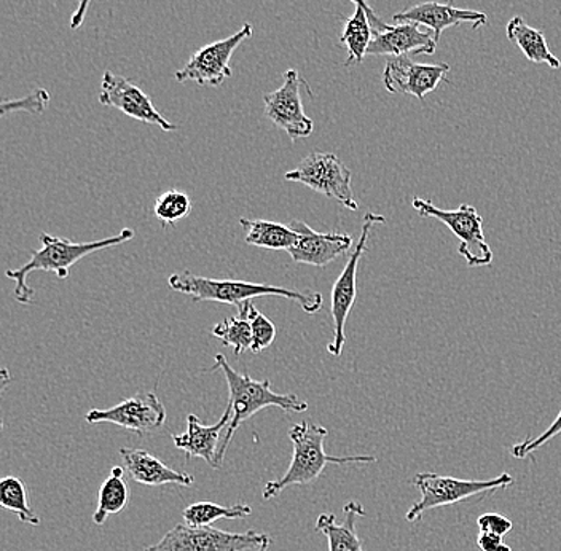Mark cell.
Returning <instances> with one entry per match:
<instances>
[{
    "label": "cell",
    "instance_id": "obj_33",
    "mask_svg": "<svg viewBox=\"0 0 561 551\" xmlns=\"http://www.w3.org/2000/svg\"><path fill=\"white\" fill-rule=\"evenodd\" d=\"M477 547L482 551H512L511 547L503 542V536L489 531H480Z\"/></svg>",
    "mask_w": 561,
    "mask_h": 551
},
{
    "label": "cell",
    "instance_id": "obj_17",
    "mask_svg": "<svg viewBox=\"0 0 561 551\" xmlns=\"http://www.w3.org/2000/svg\"><path fill=\"white\" fill-rule=\"evenodd\" d=\"M437 41L433 33L421 30L416 23H398L383 33H375L368 45V56L434 55Z\"/></svg>",
    "mask_w": 561,
    "mask_h": 551
},
{
    "label": "cell",
    "instance_id": "obj_24",
    "mask_svg": "<svg viewBox=\"0 0 561 551\" xmlns=\"http://www.w3.org/2000/svg\"><path fill=\"white\" fill-rule=\"evenodd\" d=\"M125 469L123 467H114L111 475L105 479L103 486L100 487V496H98V508L93 514V521L98 526H103L111 515L121 514L123 508L129 502V486L123 479Z\"/></svg>",
    "mask_w": 561,
    "mask_h": 551
},
{
    "label": "cell",
    "instance_id": "obj_10",
    "mask_svg": "<svg viewBox=\"0 0 561 551\" xmlns=\"http://www.w3.org/2000/svg\"><path fill=\"white\" fill-rule=\"evenodd\" d=\"M254 27L244 24L238 33L222 41L205 45L198 51L193 53L184 68L175 72L174 79L179 83L195 82L199 87H219L231 77L230 59L234 50L252 37Z\"/></svg>",
    "mask_w": 561,
    "mask_h": 551
},
{
    "label": "cell",
    "instance_id": "obj_20",
    "mask_svg": "<svg viewBox=\"0 0 561 551\" xmlns=\"http://www.w3.org/2000/svg\"><path fill=\"white\" fill-rule=\"evenodd\" d=\"M345 521H335V515H319L314 531L328 537L329 551H364L363 542L356 531L357 519L366 517V510L359 502L351 501L343 507Z\"/></svg>",
    "mask_w": 561,
    "mask_h": 551
},
{
    "label": "cell",
    "instance_id": "obj_22",
    "mask_svg": "<svg viewBox=\"0 0 561 551\" xmlns=\"http://www.w3.org/2000/svg\"><path fill=\"white\" fill-rule=\"evenodd\" d=\"M240 225L245 230L244 241L255 248L289 251L298 240V233L290 225L251 219H240Z\"/></svg>",
    "mask_w": 561,
    "mask_h": 551
},
{
    "label": "cell",
    "instance_id": "obj_23",
    "mask_svg": "<svg viewBox=\"0 0 561 551\" xmlns=\"http://www.w3.org/2000/svg\"><path fill=\"white\" fill-rule=\"evenodd\" d=\"M371 38H374V27H371L367 12L363 7H356L354 15L345 21V30H343L342 37H340V44L345 45L346 50H348L346 68L360 65L364 61Z\"/></svg>",
    "mask_w": 561,
    "mask_h": 551
},
{
    "label": "cell",
    "instance_id": "obj_8",
    "mask_svg": "<svg viewBox=\"0 0 561 551\" xmlns=\"http://www.w3.org/2000/svg\"><path fill=\"white\" fill-rule=\"evenodd\" d=\"M383 216L378 214L367 213L364 217L363 231H360L359 241L356 248L351 252L348 262L343 268L342 275L335 280L332 287V305L331 312L333 319V340L331 345L328 346L329 354L339 357L342 354L343 346L346 342V321L351 310H353L354 301L357 297V266H359L360 259L367 249V241L370 238L371 228L378 223H385Z\"/></svg>",
    "mask_w": 561,
    "mask_h": 551
},
{
    "label": "cell",
    "instance_id": "obj_29",
    "mask_svg": "<svg viewBox=\"0 0 561 551\" xmlns=\"http://www.w3.org/2000/svg\"><path fill=\"white\" fill-rule=\"evenodd\" d=\"M249 321H251L252 329V353L259 354L263 349L273 345L276 338V328L268 318L262 314L254 305H245Z\"/></svg>",
    "mask_w": 561,
    "mask_h": 551
},
{
    "label": "cell",
    "instance_id": "obj_30",
    "mask_svg": "<svg viewBox=\"0 0 561 551\" xmlns=\"http://www.w3.org/2000/svg\"><path fill=\"white\" fill-rule=\"evenodd\" d=\"M50 103V94L45 90H35L30 96L21 97L16 101H3L2 115L9 114V112H31V114H38L44 112Z\"/></svg>",
    "mask_w": 561,
    "mask_h": 551
},
{
    "label": "cell",
    "instance_id": "obj_32",
    "mask_svg": "<svg viewBox=\"0 0 561 551\" xmlns=\"http://www.w3.org/2000/svg\"><path fill=\"white\" fill-rule=\"evenodd\" d=\"M477 526H479L480 531L494 532V535L504 537L512 531L514 523L504 517V515L490 512V514L480 515L479 519H477Z\"/></svg>",
    "mask_w": 561,
    "mask_h": 551
},
{
    "label": "cell",
    "instance_id": "obj_3",
    "mask_svg": "<svg viewBox=\"0 0 561 551\" xmlns=\"http://www.w3.org/2000/svg\"><path fill=\"white\" fill-rule=\"evenodd\" d=\"M328 435L329 431L325 427L318 426L310 421H301L290 427L289 438L294 445L293 461L280 479L265 484L262 491L263 501L279 496L287 487L314 483L328 464H371L377 461L374 456L336 458V456L328 455L324 448Z\"/></svg>",
    "mask_w": 561,
    "mask_h": 551
},
{
    "label": "cell",
    "instance_id": "obj_16",
    "mask_svg": "<svg viewBox=\"0 0 561 551\" xmlns=\"http://www.w3.org/2000/svg\"><path fill=\"white\" fill-rule=\"evenodd\" d=\"M392 21L426 26L434 34L438 44L442 33L448 27L469 23L473 30H477V27L485 26L489 23V15L483 12H476V10L456 9L451 3L423 2L410 7L405 12L396 13Z\"/></svg>",
    "mask_w": 561,
    "mask_h": 551
},
{
    "label": "cell",
    "instance_id": "obj_36",
    "mask_svg": "<svg viewBox=\"0 0 561 551\" xmlns=\"http://www.w3.org/2000/svg\"><path fill=\"white\" fill-rule=\"evenodd\" d=\"M270 542L263 543V546L259 547L257 551H268Z\"/></svg>",
    "mask_w": 561,
    "mask_h": 551
},
{
    "label": "cell",
    "instance_id": "obj_9",
    "mask_svg": "<svg viewBox=\"0 0 561 551\" xmlns=\"http://www.w3.org/2000/svg\"><path fill=\"white\" fill-rule=\"evenodd\" d=\"M272 542L268 535L245 531L243 535H231L213 526L193 528L179 525L164 535L160 542L144 551H248L259 549L263 543Z\"/></svg>",
    "mask_w": 561,
    "mask_h": 551
},
{
    "label": "cell",
    "instance_id": "obj_18",
    "mask_svg": "<svg viewBox=\"0 0 561 551\" xmlns=\"http://www.w3.org/2000/svg\"><path fill=\"white\" fill-rule=\"evenodd\" d=\"M230 421L231 409L228 405L219 423L213 424V426H205L196 414H188L187 432L182 435H173L175 448L187 452L188 458L193 456V458L205 459L213 469H219V466H217V449L220 447L219 438L220 434L227 431Z\"/></svg>",
    "mask_w": 561,
    "mask_h": 551
},
{
    "label": "cell",
    "instance_id": "obj_34",
    "mask_svg": "<svg viewBox=\"0 0 561 551\" xmlns=\"http://www.w3.org/2000/svg\"><path fill=\"white\" fill-rule=\"evenodd\" d=\"M351 2H354L356 3V7H363V9L366 10L371 27H374V34L383 33V31H388L389 27H391V24L385 23L380 16H377L374 9H370V5H368L367 0H351Z\"/></svg>",
    "mask_w": 561,
    "mask_h": 551
},
{
    "label": "cell",
    "instance_id": "obj_27",
    "mask_svg": "<svg viewBox=\"0 0 561 551\" xmlns=\"http://www.w3.org/2000/svg\"><path fill=\"white\" fill-rule=\"evenodd\" d=\"M238 318L226 319L213 329V335L222 342V345L233 347L234 356L240 357L252 347L251 321L245 311V305L240 308Z\"/></svg>",
    "mask_w": 561,
    "mask_h": 551
},
{
    "label": "cell",
    "instance_id": "obj_13",
    "mask_svg": "<svg viewBox=\"0 0 561 551\" xmlns=\"http://www.w3.org/2000/svg\"><path fill=\"white\" fill-rule=\"evenodd\" d=\"M100 103L107 107L118 108L123 114L135 120L156 125L163 131H175L178 126L160 114L152 100L138 85L117 73L104 72L101 82Z\"/></svg>",
    "mask_w": 561,
    "mask_h": 551
},
{
    "label": "cell",
    "instance_id": "obj_28",
    "mask_svg": "<svg viewBox=\"0 0 561 551\" xmlns=\"http://www.w3.org/2000/svg\"><path fill=\"white\" fill-rule=\"evenodd\" d=\"M192 199L187 193L168 190L158 196L153 214L161 223L173 225L192 213Z\"/></svg>",
    "mask_w": 561,
    "mask_h": 551
},
{
    "label": "cell",
    "instance_id": "obj_31",
    "mask_svg": "<svg viewBox=\"0 0 561 551\" xmlns=\"http://www.w3.org/2000/svg\"><path fill=\"white\" fill-rule=\"evenodd\" d=\"M559 434H561V410L560 413L557 414L556 421L550 424L549 429L542 432L539 437L528 438V440L515 445V447L512 448V455H514V458L525 459L526 456L531 455L536 449H539L543 447V445L549 444V441H552V438H556Z\"/></svg>",
    "mask_w": 561,
    "mask_h": 551
},
{
    "label": "cell",
    "instance_id": "obj_12",
    "mask_svg": "<svg viewBox=\"0 0 561 551\" xmlns=\"http://www.w3.org/2000/svg\"><path fill=\"white\" fill-rule=\"evenodd\" d=\"M164 421L167 410L156 392H139L111 409L91 410L87 414V423H111L139 435L160 431Z\"/></svg>",
    "mask_w": 561,
    "mask_h": 551
},
{
    "label": "cell",
    "instance_id": "obj_19",
    "mask_svg": "<svg viewBox=\"0 0 561 551\" xmlns=\"http://www.w3.org/2000/svg\"><path fill=\"white\" fill-rule=\"evenodd\" d=\"M121 458L123 467L136 483L146 486H163V484H179L192 486L193 477L188 473L178 472L150 455L146 449L122 448Z\"/></svg>",
    "mask_w": 561,
    "mask_h": 551
},
{
    "label": "cell",
    "instance_id": "obj_25",
    "mask_svg": "<svg viewBox=\"0 0 561 551\" xmlns=\"http://www.w3.org/2000/svg\"><path fill=\"white\" fill-rule=\"evenodd\" d=\"M251 514V505L234 504L231 507H226V505L214 504V502H196V504L184 508L182 518H184L185 525L193 526V528H205L220 519H243Z\"/></svg>",
    "mask_w": 561,
    "mask_h": 551
},
{
    "label": "cell",
    "instance_id": "obj_5",
    "mask_svg": "<svg viewBox=\"0 0 561 551\" xmlns=\"http://www.w3.org/2000/svg\"><path fill=\"white\" fill-rule=\"evenodd\" d=\"M512 483L514 479L508 473H501L500 477L491 480H459L454 477L437 475V473H419L413 477L412 484L419 487L421 500L407 512V521H419L433 508L454 505L456 502L466 501L489 491L504 490Z\"/></svg>",
    "mask_w": 561,
    "mask_h": 551
},
{
    "label": "cell",
    "instance_id": "obj_21",
    "mask_svg": "<svg viewBox=\"0 0 561 551\" xmlns=\"http://www.w3.org/2000/svg\"><path fill=\"white\" fill-rule=\"evenodd\" d=\"M506 34L508 41L514 42L520 48L528 61L535 62V65L543 62V65L550 66L552 69L561 68L560 59L549 50V45H547L546 37H543L541 31L528 26L524 18H512L508 21Z\"/></svg>",
    "mask_w": 561,
    "mask_h": 551
},
{
    "label": "cell",
    "instance_id": "obj_26",
    "mask_svg": "<svg viewBox=\"0 0 561 551\" xmlns=\"http://www.w3.org/2000/svg\"><path fill=\"white\" fill-rule=\"evenodd\" d=\"M0 507L16 514L21 523L31 526L41 525V518L34 514L27 500L26 486L16 477H5L0 482Z\"/></svg>",
    "mask_w": 561,
    "mask_h": 551
},
{
    "label": "cell",
    "instance_id": "obj_4",
    "mask_svg": "<svg viewBox=\"0 0 561 551\" xmlns=\"http://www.w3.org/2000/svg\"><path fill=\"white\" fill-rule=\"evenodd\" d=\"M135 238V230L125 228L115 237L105 238V240L93 242H72L68 238L53 237V234L42 233V248L35 249L31 254L30 262L24 263L21 268L7 269V277L15 280V298L20 303H31L34 297V289L27 286L26 279L31 273L47 272L55 273L59 279H68L69 269L77 262L103 251V249L121 245L123 242L131 241Z\"/></svg>",
    "mask_w": 561,
    "mask_h": 551
},
{
    "label": "cell",
    "instance_id": "obj_2",
    "mask_svg": "<svg viewBox=\"0 0 561 551\" xmlns=\"http://www.w3.org/2000/svg\"><path fill=\"white\" fill-rule=\"evenodd\" d=\"M174 292L191 295L196 301H217L233 305L238 310L259 297H283L296 301L307 314H314L322 308V295L318 292H297L286 287L270 284L248 283V280L210 279L192 273H174L168 279Z\"/></svg>",
    "mask_w": 561,
    "mask_h": 551
},
{
    "label": "cell",
    "instance_id": "obj_15",
    "mask_svg": "<svg viewBox=\"0 0 561 551\" xmlns=\"http://www.w3.org/2000/svg\"><path fill=\"white\" fill-rule=\"evenodd\" d=\"M298 233V240L289 249L290 259L296 263L311 266H328L333 260L348 254L353 238L346 233H318L310 225L294 220L289 223Z\"/></svg>",
    "mask_w": 561,
    "mask_h": 551
},
{
    "label": "cell",
    "instance_id": "obj_14",
    "mask_svg": "<svg viewBox=\"0 0 561 551\" xmlns=\"http://www.w3.org/2000/svg\"><path fill=\"white\" fill-rule=\"evenodd\" d=\"M450 66L445 62L438 65H420L412 61L410 56H396L386 62L383 85L392 94H410L416 100L424 101V96L436 90L442 82H447Z\"/></svg>",
    "mask_w": 561,
    "mask_h": 551
},
{
    "label": "cell",
    "instance_id": "obj_11",
    "mask_svg": "<svg viewBox=\"0 0 561 551\" xmlns=\"http://www.w3.org/2000/svg\"><path fill=\"white\" fill-rule=\"evenodd\" d=\"M304 90L311 93L307 80L301 79L298 70L290 69L284 73L283 85L263 96L265 117L293 140L308 138L314 129V123L305 114L301 103Z\"/></svg>",
    "mask_w": 561,
    "mask_h": 551
},
{
    "label": "cell",
    "instance_id": "obj_1",
    "mask_svg": "<svg viewBox=\"0 0 561 551\" xmlns=\"http://www.w3.org/2000/svg\"><path fill=\"white\" fill-rule=\"evenodd\" d=\"M213 370H220L226 377L228 384V406L231 409V421L228 424L226 437L220 441L217 449V466L222 467L224 458L231 440H233L234 432L238 427L268 406H278L283 412L301 413L307 412L308 403L298 399L296 394H276L272 389L270 379L255 381L249 375L238 374L230 364L227 363L222 354L214 357Z\"/></svg>",
    "mask_w": 561,
    "mask_h": 551
},
{
    "label": "cell",
    "instance_id": "obj_6",
    "mask_svg": "<svg viewBox=\"0 0 561 551\" xmlns=\"http://www.w3.org/2000/svg\"><path fill=\"white\" fill-rule=\"evenodd\" d=\"M412 206L421 217H433L454 231L455 237L459 240V255L465 257L471 268L491 265L493 251L486 242L485 233H483V219L477 213L476 207L461 205L454 210L440 209L430 199H423L420 196L413 198Z\"/></svg>",
    "mask_w": 561,
    "mask_h": 551
},
{
    "label": "cell",
    "instance_id": "obj_35",
    "mask_svg": "<svg viewBox=\"0 0 561 551\" xmlns=\"http://www.w3.org/2000/svg\"><path fill=\"white\" fill-rule=\"evenodd\" d=\"M90 3L91 0H77L76 12H73L72 18H70V27H72V30H79V27L82 26Z\"/></svg>",
    "mask_w": 561,
    "mask_h": 551
},
{
    "label": "cell",
    "instance_id": "obj_7",
    "mask_svg": "<svg viewBox=\"0 0 561 551\" xmlns=\"http://www.w3.org/2000/svg\"><path fill=\"white\" fill-rule=\"evenodd\" d=\"M284 179L307 185L308 188L335 199L350 210L359 209L351 187V171L333 153H311L304 158L297 168L286 173Z\"/></svg>",
    "mask_w": 561,
    "mask_h": 551
}]
</instances>
